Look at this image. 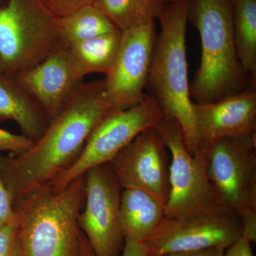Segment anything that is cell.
<instances>
[{
    "label": "cell",
    "instance_id": "6da1fadb",
    "mask_svg": "<svg viewBox=\"0 0 256 256\" xmlns=\"http://www.w3.org/2000/svg\"><path fill=\"white\" fill-rule=\"evenodd\" d=\"M111 109L104 79L79 84L28 150L2 158L3 180L13 200L50 184L68 170L94 128Z\"/></svg>",
    "mask_w": 256,
    "mask_h": 256
},
{
    "label": "cell",
    "instance_id": "7a4b0ae2",
    "mask_svg": "<svg viewBox=\"0 0 256 256\" xmlns=\"http://www.w3.org/2000/svg\"><path fill=\"white\" fill-rule=\"evenodd\" d=\"M84 197V175L63 190L44 185L14 200L18 256H80Z\"/></svg>",
    "mask_w": 256,
    "mask_h": 256
},
{
    "label": "cell",
    "instance_id": "3957f363",
    "mask_svg": "<svg viewBox=\"0 0 256 256\" xmlns=\"http://www.w3.org/2000/svg\"><path fill=\"white\" fill-rule=\"evenodd\" d=\"M188 20L201 41L200 67L190 84L195 104L216 102L242 92L249 80L239 62L233 23V0H190Z\"/></svg>",
    "mask_w": 256,
    "mask_h": 256
},
{
    "label": "cell",
    "instance_id": "277c9868",
    "mask_svg": "<svg viewBox=\"0 0 256 256\" xmlns=\"http://www.w3.org/2000/svg\"><path fill=\"white\" fill-rule=\"evenodd\" d=\"M190 0H173L159 20L146 89L166 117L182 129L185 144L194 154L196 148L193 101L190 96L186 55V24Z\"/></svg>",
    "mask_w": 256,
    "mask_h": 256
},
{
    "label": "cell",
    "instance_id": "5b68a950",
    "mask_svg": "<svg viewBox=\"0 0 256 256\" xmlns=\"http://www.w3.org/2000/svg\"><path fill=\"white\" fill-rule=\"evenodd\" d=\"M60 44V18L42 0H8L0 6V73L28 70Z\"/></svg>",
    "mask_w": 256,
    "mask_h": 256
},
{
    "label": "cell",
    "instance_id": "8992f818",
    "mask_svg": "<svg viewBox=\"0 0 256 256\" xmlns=\"http://www.w3.org/2000/svg\"><path fill=\"white\" fill-rule=\"evenodd\" d=\"M217 194L240 217L242 235L256 242V136L224 138L200 156Z\"/></svg>",
    "mask_w": 256,
    "mask_h": 256
},
{
    "label": "cell",
    "instance_id": "52a82bcc",
    "mask_svg": "<svg viewBox=\"0 0 256 256\" xmlns=\"http://www.w3.org/2000/svg\"><path fill=\"white\" fill-rule=\"evenodd\" d=\"M156 100L148 94L136 105L112 108L96 124L76 161L47 184L62 190L89 170L110 162L138 134L154 128L164 118Z\"/></svg>",
    "mask_w": 256,
    "mask_h": 256
},
{
    "label": "cell",
    "instance_id": "ba28073f",
    "mask_svg": "<svg viewBox=\"0 0 256 256\" xmlns=\"http://www.w3.org/2000/svg\"><path fill=\"white\" fill-rule=\"evenodd\" d=\"M156 129L169 150L171 158L166 216L236 214L217 194L208 180L203 160L188 150L178 121L164 116Z\"/></svg>",
    "mask_w": 256,
    "mask_h": 256
},
{
    "label": "cell",
    "instance_id": "9c48e42d",
    "mask_svg": "<svg viewBox=\"0 0 256 256\" xmlns=\"http://www.w3.org/2000/svg\"><path fill=\"white\" fill-rule=\"evenodd\" d=\"M84 176L85 197L79 228L94 256H119L124 242L120 220L122 186L108 164L89 170Z\"/></svg>",
    "mask_w": 256,
    "mask_h": 256
},
{
    "label": "cell",
    "instance_id": "30bf717a",
    "mask_svg": "<svg viewBox=\"0 0 256 256\" xmlns=\"http://www.w3.org/2000/svg\"><path fill=\"white\" fill-rule=\"evenodd\" d=\"M236 214H194L165 216L146 242L149 256L220 248L226 250L242 238Z\"/></svg>",
    "mask_w": 256,
    "mask_h": 256
},
{
    "label": "cell",
    "instance_id": "8fae6325",
    "mask_svg": "<svg viewBox=\"0 0 256 256\" xmlns=\"http://www.w3.org/2000/svg\"><path fill=\"white\" fill-rule=\"evenodd\" d=\"M170 160L169 150L154 128L138 134L108 164L122 188L146 192L166 206Z\"/></svg>",
    "mask_w": 256,
    "mask_h": 256
},
{
    "label": "cell",
    "instance_id": "7c38bea8",
    "mask_svg": "<svg viewBox=\"0 0 256 256\" xmlns=\"http://www.w3.org/2000/svg\"><path fill=\"white\" fill-rule=\"evenodd\" d=\"M156 36V23L122 32L117 57L104 78L112 108H127L144 97Z\"/></svg>",
    "mask_w": 256,
    "mask_h": 256
},
{
    "label": "cell",
    "instance_id": "4fadbf2b",
    "mask_svg": "<svg viewBox=\"0 0 256 256\" xmlns=\"http://www.w3.org/2000/svg\"><path fill=\"white\" fill-rule=\"evenodd\" d=\"M196 148L200 156L224 138L256 136V85L216 102L193 104Z\"/></svg>",
    "mask_w": 256,
    "mask_h": 256
},
{
    "label": "cell",
    "instance_id": "5bb4252c",
    "mask_svg": "<svg viewBox=\"0 0 256 256\" xmlns=\"http://www.w3.org/2000/svg\"><path fill=\"white\" fill-rule=\"evenodd\" d=\"M14 77L50 120L60 110L84 78L66 46L62 43L42 63Z\"/></svg>",
    "mask_w": 256,
    "mask_h": 256
},
{
    "label": "cell",
    "instance_id": "9a60e30c",
    "mask_svg": "<svg viewBox=\"0 0 256 256\" xmlns=\"http://www.w3.org/2000/svg\"><path fill=\"white\" fill-rule=\"evenodd\" d=\"M9 120L14 121L22 134L35 142L50 119L14 76L0 73V124Z\"/></svg>",
    "mask_w": 256,
    "mask_h": 256
},
{
    "label": "cell",
    "instance_id": "2e32d148",
    "mask_svg": "<svg viewBox=\"0 0 256 256\" xmlns=\"http://www.w3.org/2000/svg\"><path fill=\"white\" fill-rule=\"evenodd\" d=\"M165 206L146 192L122 188L120 220L124 239L146 242L166 216Z\"/></svg>",
    "mask_w": 256,
    "mask_h": 256
},
{
    "label": "cell",
    "instance_id": "e0dca14e",
    "mask_svg": "<svg viewBox=\"0 0 256 256\" xmlns=\"http://www.w3.org/2000/svg\"><path fill=\"white\" fill-rule=\"evenodd\" d=\"M121 38L122 32L118 30L88 40L63 44L66 46L84 77L92 74L106 75L117 57Z\"/></svg>",
    "mask_w": 256,
    "mask_h": 256
},
{
    "label": "cell",
    "instance_id": "ac0fdd59",
    "mask_svg": "<svg viewBox=\"0 0 256 256\" xmlns=\"http://www.w3.org/2000/svg\"><path fill=\"white\" fill-rule=\"evenodd\" d=\"M173 0H96L95 6L121 32L156 23Z\"/></svg>",
    "mask_w": 256,
    "mask_h": 256
},
{
    "label": "cell",
    "instance_id": "d6986e66",
    "mask_svg": "<svg viewBox=\"0 0 256 256\" xmlns=\"http://www.w3.org/2000/svg\"><path fill=\"white\" fill-rule=\"evenodd\" d=\"M233 23L239 62L249 84H256V0H233Z\"/></svg>",
    "mask_w": 256,
    "mask_h": 256
},
{
    "label": "cell",
    "instance_id": "ffe728a7",
    "mask_svg": "<svg viewBox=\"0 0 256 256\" xmlns=\"http://www.w3.org/2000/svg\"><path fill=\"white\" fill-rule=\"evenodd\" d=\"M118 30L110 20L94 5L84 6L65 18H60V43L64 44Z\"/></svg>",
    "mask_w": 256,
    "mask_h": 256
},
{
    "label": "cell",
    "instance_id": "44dd1931",
    "mask_svg": "<svg viewBox=\"0 0 256 256\" xmlns=\"http://www.w3.org/2000/svg\"><path fill=\"white\" fill-rule=\"evenodd\" d=\"M33 142L22 134H14L0 128V152H9L18 156L28 150Z\"/></svg>",
    "mask_w": 256,
    "mask_h": 256
},
{
    "label": "cell",
    "instance_id": "7402d4cb",
    "mask_svg": "<svg viewBox=\"0 0 256 256\" xmlns=\"http://www.w3.org/2000/svg\"><path fill=\"white\" fill-rule=\"evenodd\" d=\"M96 0H42L48 10L62 18L75 12L84 6L94 5Z\"/></svg>",
    "mask_w": 256,
    "mask_h": 256
},
{
    "label": "cell",
    "instance_id": "603a6c76",
    "mask_svg": "<svg viewBox=\"0 0 256 256\" xmlns=\"http://www.w3.org/2000/svg\"><path fill=\"white\" fill-rule=\"evenodd\" d=\"M0 256H18L15 220L0 226Z\"/></svg>",
    "mask_w": 256,
    "mask_h": 256
},
{
    "label": "cell",
    "instance_id": "cb8c5ba5",
    "mask_svg": "<svg viewBox=\"0 0 256 256\" xmlns=\"http://www.w3.org/2000/svg\"><path fill=\"white\" fill-rule=\"evenodd\" d=\"M2 158L0 152V226L15 220L14 200L8 191L2 173Z\"/></svg>",
    "mask_w": 256,
    "mask_h": 256
},
{
    "label": "cell",
    "instance_id": "d4e9b609",
    "mask_svg": "<svg viewBox=\"0 0 256 256\" xmlns=\"http://www.w3.org/2000/svg\"><path fill=\"white\" fill-rule=\"evenodd\" d=\"M121 256H149V254L144 242L126 238Z\"/></svg>",
    "mask_w": 256,
    "mask_h": 256
},
{
    "label": "cell",
    "instance_id": "484cf974",
    "mask_svg": "<svg viewBox=\"0 0 256 256\" xmlns=\"http://www.w3.org/2000/svg\"><path fill=\"white\" fill-rule=\"evenodd\" d=\"M225 256H254L252 242L242 236L226 250Z\"/></svg>",
    "mask_w": 256,
    "mask_h": 256
},
{
    "label": "cell",
    "instance_id": "4316f807",
    "mask_svg": "<svg viewBox=\"0 0 256 256\" xmlns=\"http://www.w3.org/2000/svg\"><path fill=\"white\" fill-rule=\"evenodd\" d=\"M226 250L220 248L206 249V250L174 252L161 256H225Z\"/></svg>",
    "mask_w": 256,
    "mask_h": 256
},
{
    "label": "cell",
    "instance_id": "83f0119b",
    "mask_svg": "<svg viewBox=\"0 0 256 256\" xmlns=\"http://www.w3.org/2000/svg\"><path fill=\"white\" fill-rule=\"evenodd\" d=\"M80 256H95L84 234H80Z\"/></svg>",
    "mask_w": 256,
    "mask_h": 256
}]
</instances>
